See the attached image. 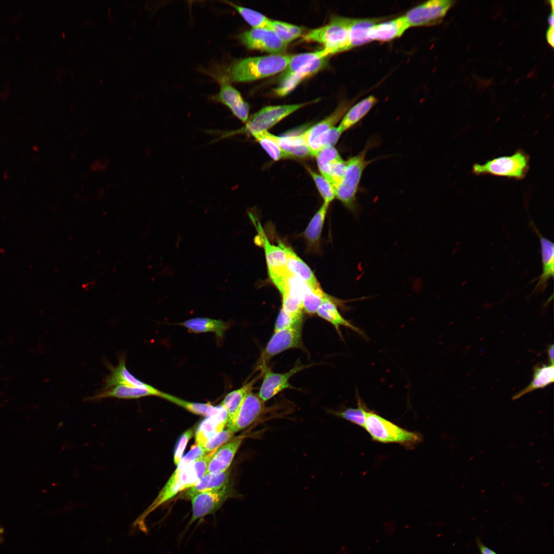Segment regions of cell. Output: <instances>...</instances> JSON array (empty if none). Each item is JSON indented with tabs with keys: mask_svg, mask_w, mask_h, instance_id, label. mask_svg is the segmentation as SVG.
<instances>
[{
	"mask_svg": "<svg viewBox=\"0 0 554 554\" xmlns=\"http://www.w3.org/2000/svg\"><path fill=\"white\" fill-rule=\"evenodd\" d=\"M215 451L206 453L193 463L189 456L183 457L156 498L137 518L138 521L144 523L146 517L160 506L193 486L206 473L208 462Z\"/></svg>",
	"mask_w": 554,
	"mask_h": 554,
	"instance_id": "obj_1",
	"label": "cell"
},
{
	"mask_svg": "<svg viewBox=\"0 0 554 554\" xmlns=\"http://www.w3.org/2000/svg\"><path fill=\"white\" fill-rule=\"evenodd\" d=\"M329 56L322 50L313 52L291 55L279 76L275 95L283 97L291 92L302 82L324 69L328 64Z\"/></svg>",
	"mask_w": 554,
	"mask_h": 554,
	"instance_id": "obj_2",
	"label": "cell"
},
{
	"mask_svg": "<svg viewBox=\"0 0 554 554\" xmlns=\"http://www.w3.org/2000/svg\"><path fill=\"white\" fill-rule=\"evenodd\" d=\"M291 56L290 54H269L239 60L228 68L224 78L230 83L248 82L269 77L282 72Z\"/></svg>",
	"mask_w": 554,
	"mask_h": 554,
	"instance_id": "obj_3",
	"label": "cell"
},
{
	"mask_svg": "<svg viewBox=\"0 0 554 554\" xmlns=\"http://www.w3.org/2000/svg\"><path fill=\"white\" fill-rule=\"evenodd\" d=\"M352 18L334 16L329 23L312 29L303 36L306 42L323 45L326 56L348 50L349 32Z\"/></svg>",
	"mask_w": 554,
	"mask_h": 554,
	"instance_id": "obj_4",
	"label": "cell"
},
{
	"mask_svg": "<svg viewBox=\"0 0 554 554\" xmlns=\"http://www.w3.org/2000/svg\"><path fill=\"white\" fill-rule=\"evenodd\" d=\"M364 428L373 441L384 444L396 443L411 449L422 441L419 433L404 429L373 410H368Z\"/></svg>",
	"mask_w": 554,
	"mask_h": 554,
	"instance_id": "obj_5",
	"label": "cell"
},
{
	"mask_svg": "<svg viewBox=\"0 0 554 554\" xmlns=\"http://www.w3.org/2000/svg\"><path fill=\"white\" fill-rule=\"evenodd\" d=\"M309 103L264 107L249 117L244 127L236 130L224 132L219 139L238 134H246L253 136L266 132L281 120L308 105Z\"/></svg>",
	"mask_w": 554,
	"mask_h": 554,
	"instance_id": "obj_6",
	"label": "cell"
},
{
	"mask_svg": "<svg viewBox=\"0 0 554 554\" xmlns=\"http://www.w3.org/2000/svg\"><path fill=\"white\" fill-rule=\"evenodd\" d=\"M529 162V156L519 149L510 155L496 157L482 164H475L472 171L476 175L489 174L520 180L528 171Z\"/></svg>",
	"mask_w": 554,
	"mask_h": 554,
	"instance_id": "obj_7",
	"label": "cell"
},
{
	"mask_svg": "<svg viewBox=\"0 0 554 554\" xmlns=\"http://www.w3.org/2000/svg\"><path fill=\"white\" fill-rule=\"evenodd\" d=\"M367 148L366 147L358 155L346 161L344 174L339 184L334 189L335 197L350 210H354L355 209L356 194L362 175L365 168L370 163L365 159Z\"/></svg>",
	"mask_w": 554,
	"mask_h": 554,
	"instance_id": "obj_8",
	"label": "cell"
},
{
	"mask_svg": "<svg viewBox=\"0 0 554 554\" xmlns=\"http://www.w3.org/2000/svg\"><path fill=\"white\" fill-rule=\"evenodd\" d=\"M302 325L298 324L274 332L259 360L257 367L260 371L267 367L271 359L278 354L291 348H304Z\"/></svg>",
	"mask_w": 554,
	"mask_h": 554,
	"instance_id": "obj_9",
	"label": "cell"
},
{
	"mask_svg": "<svg viewBox=\"0 0 554 554\" xmlns=\"http://www.w3.org/2000/svg\"><path fill=\"white\" fill-rule=\"evenodd\" d=\"M450 0H431L408 10L404 16L409 26H430L440 24L453 5Z\"/></svg>",
	"mask_w": 554,
	"mask_h": 554,
	"instance_id": "obj_10",
	"label": "cell"
},
{
	"mask_svg": "<svg viewBox=\"0 0 554 554\" xmlns=\"http://www.w3.org/2000/svg\"><path fill=\"white\" fill-rule=\"evenodd\" d=\"M239 38L248 49L269 54H284L288 45L268 28H252L240 34Z\"/></svg>",
	"mask_w": 554,
	"mask_h": 554,
	"instance_id": "obj_11",
	"label": "cell"
},
{
	"mask_svg": "<svg viewBox=\"0 0 554 554\" xmlns=\"http://www.w3.org/2000/svg\"><path fill=\"white\" fill-rule=\"evenodd\" d=\"M233 493L232 488L228 484L220 489L202 492L194 496L191 499L192 516L189 524L214 513L233 496Z\"/></svg>",
	"mask_w": 554,
	"mask_h": 554,
	"instance_id": "obj_12",
	"label": "cell"
},
{
	"mask_svg": "<svg viewBox=\"0 0 554 554\" xmlns=\"http://www.w3.org/2000/svg\"><path fill=\"white\" fill-rule=\"evenodd\" d=\"M307 367L308 366L301 364L300 362L284 373L274 372L268 366L264 367L261 370L263 379L258 394L259 397L265 402L282 391L292 388L289 383L290 378Z\"/></svg>",
	"mask_w": 554,
	"mask_h": 554,
	"instance_id": "obj_13",
	"label": "cell"
},
{
	"mask_svg": "<svg viewBox=\"0 0 554 554\" xmlns=\"http://www.w3.org/2000/svg\"><path fill=\"white\" fill-rule=\"evenodd\" d=\"M265 402L250 391L245 398L236 417L231 425L226 426L234 433L243 430L256 421L266 410Z\"/></svg>",
	"mask_w": 554,
	"mask_h": 554,
	"instance_id": "obj_14",
	"label": "cell"
},
{
	"mask_svg": "<svg viewBox=\"0 0 554 554\" xmlns=\"http://www.w3.org/2000/svg\"><path fill=\"white\" fill-rule=\"evenodd\" d=\"M346 103L340 104L336 109L323 120L301 133L307 145L312 156L320 151L319 143L322 137L343 118L348 109Z\"/></svg>",
	"mask_w": 554,
	"mask_h": 554,
	"instance_id": "obj_15",
	"label": "cell"
},
{
	"mask_svg": "<svg viewBox=\"0 0 554 554\" xmlns=\"http://www.w3.org/2000/svg\"><path fill=\"white\" fill-rule=\"evenodd\" d=\"M126 358L122 354L119 358L118 364L116 366L108 365L110 373L104 381L103 390L107 389L118 385H125L129 386L144 388L149 390L155 394L161 397L162 392L154 387L141 381L134 377L127 369L126 365Z\"/></svg>",
	"mask_w": 554,
	"mask_h": 554,
	"instance_id": "obj_16",
	"label": "cell"
},
{
	"mask_svg": "<svg viewBox=\"0 0 554 554\" xmlns=\"http://www.w3.org/2000/svg\"><path fill=\"white\" fill-rule=\"evenodd\" d=\"M227 423L228 416L223 406L221 404L213 406L197 427L195 444L203 447L210 438L224 429Z\"/></svg>",
	"mask_w": 554,
	"mask_h": 554,
	"instance_id": "obj_17",
	"label": "cell"
},
{
	"mask_svg": "<svg viewBox=\"0 0 554 554\" xmlns=\"http://www.w3.org/2000/svg\"><path fill=\"white\" fill-rule=\"evenodd\" d=\"M249 214L263 244L269 276L287 271V257L284 250L279 245L275 246L271 244L266 236L260 222L255 220L251 213Z\"/></svg>",
	"mask_w": 554,
	"mask_h": 554,
	"instance_id": "obj_18",
	"label": "cell"
},
{
	"mask_svg": "<svg viewBox=\"0 0 554 554\" xmlns=\"http://www.w3.org/2000/svg\"><path fill=\"white\" fill-rule=\"evenodd\" d=\"M214 99L227 107L233 114L244 123L249 118V106L241 93L224 78L220 81V91Z\"/></svg>",
	"mask_w": 554,
	"mask_h": 554,
	"instance_id": "obj_19",
	"label": "cell"
},
{
	"mask_svg": "<svg viewBox=\"0 0 554 554\" xmlns=\"http://www.w3.org/2000/svg\"><path fill=\"white\" fill-rule=\"evenodd\" d=\"M244 438L235 437L219 447L210 459L206 473H218L228 469Z\"/></svg>",
	"mask_w": 554,
	"mask_h": 554,
	"instance_id": "obj_20",
	"label": "cell"
},
{
	"mask_svg": "<svg viewBox=\"0 0 554 554\" xmlns=\"http://www.w3.org/2000/svg\"><path fill=\"white\" fill-rule=\"evenodd\" d=\"M532 226L540 240L542 263V272L538 277L534 291L541 292L546 288L549 279L553 278L554 245L551 241L543 236L535 225Z\"/></svg>",
	"mask_w": 554,
	"mask_h": 554,
	"instance_id": "obj_21",
	"label": "cell"
},
{
	"mask_svg": "<svg viewBox=\"0 0 554 554\" xmlns=\"http://www.w3.org/2000/svg\"><path fill=\"white\" fill-rule=\"evenodd\" d=\"M409 28L403 16L389 21L380 22L370 29L371 41L386 42L399 37Z\"/></svg>",
	"mask_w": 554,
	"mask_h": 554,
	"instance_id": "obj_22",
	"label": "cell"
},
{
	"mask_svg": "<svg viewBox=\"0 0 554 554\" xmlns=\"http://www.w3.org/2000/svg\"><path fill=\"white\" fill-rule=\"evenodd\" d=\"M279 245L284 250L287 257V268L296 277L311 289L320 287L313 273L308 266L294 252L292 248L282 242Z\"/></svg>",
	"mask_w": 554,
	"mask_h": 554,
	"instance_id": "obj_23",
	"label": "cell"
},
{
	"mask_svg": "<svg viewBox=\"0 0 554 554\" xmlns=\"http://www.w3.org/2000/svg\"><path fill=\"white\" fill-rule=\"evenodd\" d=\"M230 469L218 473H206L193 486L186 490L180 498L190 500L195 495L220 489L229 484Z\"/></svg>",
	"mask_w": 554,
	"mask_h": 554,
	"instance_id": "obj_24",
	"label": "cell"
},
{
	"mask_svg": "<svg viewBox=\"0 0 554 554\" xmlns=\"http://www.w3.org/2000/svg\"><path fill=\"white\" fill-rule=\"evenodd\" d=\"M336 303L332 298L329 296L326 298L318 308L316 314L320 318L331 324L341 338L342 335L340 327L344 326L349 328L362 337L366 338V335L362 330L342 316L338 309Z\"/></svg>",
	"mask_w": 554,
	"mask_h": 554,
	"instance_id": "obj_25",
	"label": "cell"
},
{
	"mask_svg": "<svg viewBox=\"0 0 554 554\" xmlns=\"http://www.w3.org/2000/svg\"><path fill=\"white\" fill-rule=\"evenodd\" d=\"M261 376L262 373L260 372L241 388L228 393L222 401L221 404L226 410L228 416L226 426L232 424L247 395L252 391L253 385Z\"/></svg>",
	"mask_w": 554,
	"mask_h": 554,
	"instance_id": "obj_26",
	"label": "cell"
},
{
	"mask_svg": "<svg viewBox=\"0 0 554 554\" xmlns=\"http://www.w3.org/2000/svg\"><path fill=\"white\" fill-rule=\"evenodd\" d=\"M269 135L278 144L286 158L304 159L312 156L301 134L279 136L269 133Z\"/></svg>",
	"mask_w": 554,
	"mask_h": 554,
	"instance_id": "obj_27",
	"label": "cell"
},
{
	"mask_svg": "<svg viewBox=\"0 0 554 554\" xmlns=\"http://www.w3.org/2000/svg\"><path fill=\"white\" fill-rule=\"evenodd\" d=\"M383 18H352L349 32L348 50L370 42L369 32Z\"/></svg>",
	"mask_w": 554,
	"mask_h": 554,
	"instance_id": "obj_28",
	"label": "cell"
},
{
	"mask_svg": "<svg viewBox=\"0 0 554 554\" xmlns=\"http://www.w3.org/2000/svg\"><path fill=\"white\" fill-rule=\"evenodd\" d=\"M155 395L153 392L144 388L118 385L107 389L102 390L96 394L87 398V401H98L106 398L121 399H136L142 397Z\"/></svg>",
	"mask_w": 554,
	"mask_h": 554,
	"instance_id": "obj_29",
	"label": "cell"
},
{
	"mask_svg": "<svg viewBox=\"0 0 554 554\" xmlns=\"http://www.w3.org/2000/svg\"><path fill=\"white\" fill-rule=\"evenodd\" d=\"M377 102L375 96L370 95L355 104L343 116L337 127L339 130L343 133L351 128L369 112Z\"/></svg>",
	"mask_w": 554,
	"mask_h": 554,
	"instance_id": "obj_30",
	"label": "cell"
},
{
	"mask_svg": "<svg viewBox=\"0 0 554 554\" xmlns=\"http://www.w3.org/2000/svg\"><path fill=\"white\" fill-rule=\"evenodd\" d=\"M554 381L553 364H543L536 366L533 370V378L530 384L517 393L512 400H517L535 390L543 388Z\"/></svg>",
	"mask_w": 554,
	"mask_h": 554,
	"instance_id": "obj_31",
	"label": "cell"
},
{
	"mask_svg": "<svg viewBox=\"0 0 554 554\" xmlns=\"http://www.w3.org/2000/svg\"><path fill=\"white\" fill-rule=\"evenodd\" d=\"M180 325L194 332H214L220 338L223 337L228 328V324L222 320L207 318H192Z\"/></svg>",
	"mask_w": 554,
	"mask_h": 554,
	"instance_id": "obj_32",
	"label": "cell"
},
{
	"mask_svg": "<svg viewBox=\"0 0 554 554\" xmlns=\"http://www.w3.org/2000/svg\"><path fill=\"white\" fill-rule=\"evenodd\" d=\"M329 205L324 202L313 215L304 231V238L311 249H316L319 246L321 235Z\"/></svg>",
	"mask_w": 554,
	"mask_h": 554,
	"instance_id": "obj_33",
	"label": "cell"
},
{
	"mask_svg": "<svg viewBox=\"0 0 554 554\" xmlns=\"http://www.w3.org/2000/svg\"><path fill=\"white\" fill-rule=\"evenodd\" d=\"M269 29L287 44L305 34L303 27L277 20L271 19Z\"/></svg>",
	"mask_w": 554,
	"mask_h": 554,
	"instance_id": "obj_34",
	"label": "cell"
},
{
	"mask_svg": "<svg viewBox=\"0 0 554 554\" xmlns=\"http://www.w3.org/2000/svg\"><path fill=\"white\" fill-rule=\"evenodd\" d=\"M357 408H347L341 411H334L333 414L349 422L361 427H364L367 412L369 410L365 404L357 393Z\"/></svg>",
	"mask_w": 554,
	"mask_h": 554,
	"instance_id": "obj_35",
	"label": "cell"
},
{
	"mask_svg": "<svg viewBox=\"0 0 554 554\" xmlns=\"http://www.w3.org/2000/svg\"><path fill=\"white\" fill-rule=\"evenodd\" d=\"M233 7L244 18V19L253 28H268L271 19L252 9L235 5L230 2H226Z\"/></svg>",
	"mask_w": 554,
	"mask_h": 554,
	"instance_id": "obj_36",
	"label": "cell"
},
{
	"mask_svg": "<svg viewBox=\"0 0 554 554\" xmlns=\"http://www.w3.org/2000/svg\"><path fill=\"white\" fill-rule=\"evenodd\" d=\"M161 397L183 407L194 414L205 417L213 407L210 403L191 402L163 392H162Z\"/></svg>",
	"mask_w": 554,
	"mask_h": 554,
	"instance_id": "obj_37",
	"label": "cell"
},
{
	"mask_svg": "<svg viewBox=\"0 0 554 554\" xmlns=\"http://www.w3.org/2000/svg\"><path fill=\"white\" fill-rule=\"evenodd\" d=\"M328 297L329 296L322 291L321 287L310 288L302 300L303 312L310 315L316 313L323 301Z\"/></svg>",
	"mask_w": 554,
	"mask_h": 554,
	"instance_id": "obj_38",
	"label": "cell"
},
{
	"mask_svg": "<svg viewBox=\"0 0 554 554\" xmlns=\"http://www.w3.org/2000/svg\"><path fill=\"white\" fill-rule=\"evenodd\" d=\"M318 166L322 175L325 177L329 165L333 162L342 159L337 150L332 146L322 148L315 155Z\"/></svg>",
	"mask_w": 554,
	"mask_h": 554,
	"instance_id": "obj_39",
	"label": "cell"
},
{
	"mask_svg": "<svg viewBox=\"0 0 554 554\" xmlns=\"http://www.w3.org/2000/svg\"><path fill=\"white\" fill-rule=\"evenodd\" d=\"M253 136L268 155L274 160L286 158L278 144L270 136L267 131L258 133Z\"/></svg>",
	"mask_w": 554,
	"mask_h": 554,
	"instance_id": "obj_40",
	"label": "cell"
},
{
	"mask_svg": "<svg viewBox=\"0 0 554 554\" xmlns=\"http://www.w3.org/2000/svg\"><path fill=\"white\" fill-rule=\"evenodd\" d=\"M306 169L312 178L320 194L324 200V202L329 204L335 197L333 187L330 183L321 174L315 172L308 167H306Z\"/></svg>",
	"mask_w": 554,
	"mask_h": 554,
	"instance_id": "obj_41",
	"label": "cell"
},
{
	"mask_svg": "<svg viewBox=\"0 0 554 554\" xmlns=\"http://www.w3.org/2000/svg\"><path fill=\"white\" fill-rule=\"evenodd\" d=\"M346 168V161L342 159L331 163L328 167L325 177L334 189L339 184L344 174Z\"/></svg>",
	"mask_w": 554,
	"mask_h": 554,
	"instance_id": "obj_42",
	"label": "cell"
},
{
	"mask_svg": "<svg viewBox=\"0 0 554 554\" xmlns=\"http://www.w3.org/2000/svg\"><path fill=\"white\" fill-rule=\"evenodd\" d=\"M234 433L229 428L223 429L210 438L203 445L205 453L217 449L221 446L230 441Z\"/></svg>",
	"mask_w": 554,
	"mask_h": 554,
	"instance_id": "obj_43",
	"label": "cell"
},
{
	"mask_svg": "<svg viewBox=\"0 0 554 554\" xmlns=\"http://www.w3.org/2000/svg\"><path fill=\"white\" fill-rule=\"evenodd\" d=\"M303 319L293 317L281 309L274 325V332L303 324Z\"/></svg>",
	"mask_w": 554,
	"mask_h": 554,
	"instance_id": "obj_44",
	"label": "cell"
},
{
	"mask_svg": "<svg viewBox=\"0 0 554 554\" xmlns=\"http://www.w3.org/2000/svg\"><path fill=\"white\" fill-rule=\"evenodd\" d=\"M193 429L190 428L186 430L180 438L174 453L173 461L176 465H177L183 458L184 451L186 448L188 442L192 437Z\"/></svg>",
	"mask_w": 554,
	"mask_h": 554,
	"instance_id": "obj_45",
	"label": "cell"
},
{
	"mask_svg": "<svg viewBox=\"0 0 554 554\" xmlns=\"http://www.w3.org/2000/svg\"><path fill=\"white\" fill-rule=\"evenodd\" d=\"M342 133L338 127H334L327 132L320 139L319 143L320 150L325 146H333L339 140Z\"/></svg>",
	"mask_w": 554,
	"mask_h": 554,
	"instance_id": "obj_46",
	"label": "cell"
},
{
	"mask_svg": "<svg viewBox=\"0 0 554 554\" xmlns=\"http://www.w3.org/2000/svg\"><path fill=\"white\" fill-rule=\"evenodd\" d=\"M477 543L481 554H497L495 551L484 545L479 539Z\"/></svg>",
	"mask_w": 554,
	"mask_h": 554,
	"instance_id": "obj_47",
	"label": "cell"
},
{
	"mask_svg": "<svg viewBox=\"0 0 554 554\" xmlns=\"http://www.w3.org/2000/svg\"><path fill=\"white\" fill-rule=\"evenodd\" d=\"M546 37L548 44L553 47L554 45V29L553 26H549L547 30Z\"/></svg>",
	"mask_w": 554,
	"mask_h": 554,
	"instance_id": "obj_48",
	"label": "cell"
},
{
	"mask_svg": "<svg viewBox=\"0 0 554 554\" xmlns=\"http://www.w3.org/2000/svg\"><path fill=\"white\" fill-rule=\"evenodd\" d=\"M553 344L550 345L547 349V354L550 364H553Z\"/></svg>",
	"mask_w": 554,
	"mask_h": 554,
	"instance_id": "obj_49",
	"label": "cell"
},
{
	"mask_svg": "<svg viewBox=\"0 0 554 554\" xmlns=\"http://www.w3.org/2000/svg\"><path fill=\"white\" fill-rule=\"evenodd\" d=\"M553 7L552 8V12L548 17V22L550 26L553 27Z\"/></svg>",
	"mask_w": 554,
	"mask_h": 554,
	"instance_id": "obj_50",
	"label": "cell"
},
{
	"mask_svg": "<svg viewBox=\"0 0 554 554\" xmlns=\"http://www.w3.org/2000/svg\"><path fill=\"white\" fill-rule=\"evenodd\" d=\"M101 163L99 161L95 162L94 163V164H93V165H92V166L91 167V169L92 170H93V171H95L96 170H100L99 168H100V166L101 165Z\"/></svg>",
	"mask_w": 554,
	"mask_h": 554,
	"instance_id": "obj_51",
	"label": "cell"
},
{
	"mask_svg": "<svg viewBox=\"0 0 554 554\" xmlns=\"http://www.w3.org/2000/svg\"><path fill=\"white\" fill-rule=\"evenodd\" d=\"M4 533V529L0 527V541L2 540V535Z\"/></svg>",
	"mask_w": 554,
	"mask_h": 554,
	"instance_id": "obj_52",
	"label": "cell"
}]
</instances>
